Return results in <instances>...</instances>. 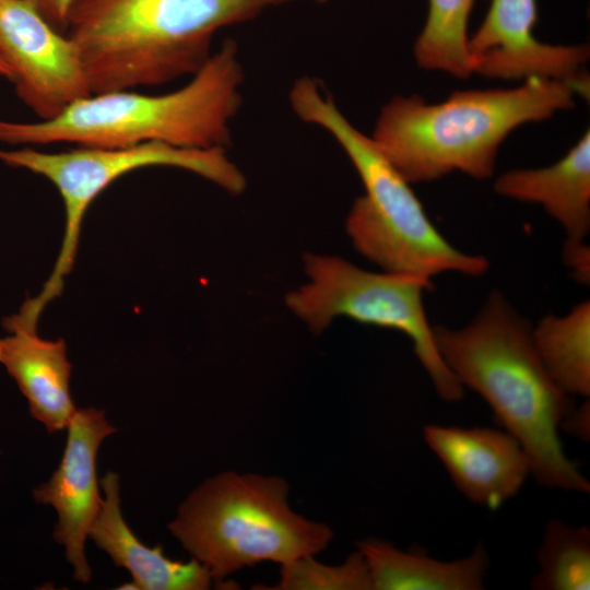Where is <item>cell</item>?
<instances>
[{"label": "cell", "instance_id": "6", "mask_svg": "<svg viewBox=\"0 0 590 590\" xmlns=\"http://www.w3.org/2000/svg\"><path fill=\"white\" fill-rule=\"evenodd\" d=\"M287 494L278 476L221 473L186 498L168 528L215 580L266 560L283 565L314 556L333 532L295 514Z\"/></svg>", "mask_w": 590, "mask_h": 590}, {"label": "cell", "instance_id": "24", "mask_svg": "<svg viewBox=\"0 0 590 590\" xmlns=\"http://www.w3.org/2000/svg\"><path fill=\"white\" fill-rule=\"evenodd\" d=\"M0 75L11 82L12 75L9 68L0 60Z\"/></svg>", "mask_w": 590, "mask_h": 590}, {"label": "cell", "instance_id": "19", "mask_svg": "<svg viewBox=\"0 0 590 590\" xmlns=\"http://www.w3.org/2000/svg\"><path fill=\"white\" fill-rule=\"evenodd\" d=\"M539 569L533 590H588L590 588V530L552 518L536 553Z\"/></svg>", "mask_w": 590, "mask_h": 590}, {"label": "cell", "instance_id": "18", "mask_svg": "<svg viewBox=\"0 0 590 590\" xmlns=\"http://www.w3.org/2000/svg\"><path fill=\"white\" fill-rule=\"evenodd\" d=\"M474 0H428L424 27L416 39L417 64L453 76L473 73L468 52V23Z\"/></svg>", "mask_w": 590, "mask_h": 590}, {"label": "cell", "instance_id": "8", "mask_svg": "<svg viewBox=\"0 0 590 590\" xmlns=\"http://www.w3.org/2000/svg\"><path fill=\"white\" fill-rule=\"evenodd\" d=\"M0 161L44 176L58 189L64 205L66 228L56 266L40 293L32 298L36 308L58 296L63 279L72 269L81 225L94 199L110 184L135 169L170 166L192 172L231 194L246 188L241 170L226 155L225 149H188L162 142H146L127 148H86L46 153L31 146L0 149Z\"/></svg>", "mask_w": 590, "mask_h": 590}, {"label": "cell", "instance_id": "5", "mask_svg": "<svg viewBox=\"0 0 590 590\" xmlns=\"http://www.w3.org/2000/svg\"><path fill=\"white\" fill-rule=\"evenodd\" d=\"M316 78L302 76L290 92L302 120L326 129L340 143L365 188L345 221L355 250L382 271L432 282L442 273L479 278L489 261L456 248L433 224L423 204L370 137L338 109Z\"/></svg>", "mask_w": 590, "mask_h": 590}, {"label": "cell", "instance_id": "2", "mask_svg": "<svg viewBox=\"0 0 590 590\" xmlns=\"http://www.w3.org/2000/svg\"><path fill=\"white\" fill-rule=\"evenodd\" d=\"M297 0H72L64 34L93 94L193 75L224 27Z\"/></svg>", "mask_w": 590, "mask_h": 590}, {"label": "cell", "instance_id": "16", "mask_svg": "<svg viewBox=\"0 0 590 590\" xmlns=\"http://www.w3.org/2000/svg\"><path fill=\"white\" fill-rule=\"evenodd\" d=\"M357 550L367 563L374 590H480L489 564L482 543L470 555L449 562L378 539L358 542Z\"/></svg>", "mask_w": 590, "mask_h": 590}, {"label": "cell", "instance_id": "14", "mask_svg": "<svg viewBox=\"0 0 590 590\" xmlns=\"http://www.w3.org/2000/svg\"><path fill=\"white\" fill-rule=\"evenodd\" d=\"M494 189L499 196L540 204L562 226L566 240H586L590 232L589 130L558 162L505 172Z\"/></svg>", "mask_w": 590, "mask_h": 590}, {"label": "cell", "instance_id": "4", "mask_svg": "<svg viewBox=\"0 0 590 590\" xmlns=\"http://www.w3.org/2000/svg\"><path fill=\"white\" fill-rule=\"evenodd\" d=\"M238 46L226 39L182 87L162 95L126 91L93 94L49 120L0 118V142L12 145L74 143L127 148L162 142L188 149H225L243 104Z\"/></svg>", "mask_w": 590, "mask_h": 590}, {"label": "cell", "instance_id": "7", "mask_svg": "<svg viewBox=\"0 0 590 590\" xmlns=\"http://www.w3.org/2000/svg\"><path fill=\"white\" fill-rule=\"evenodd\" d=\"M307 281L285 296L287 308L312 333H320L338 317L393 329L404 333L429 377L436 393L446 402H458L464 388L444 363L435 342L424 293L433 282L416 278L364 270L337 256L305 253Z\"/></svg>", "mask_w": 590, "mask_h": 590}, {"label": "cell", "instance_id": "23", "mask_svg": "<svg viewBox=\"0 0 590 590\" xmlns=\"http://www.w3.org/2000/svg\"><path fill=\"white\" fill-rule=\"evenodd\" d=\"M38 13L58 32L64 34L72 0H30Z\"/></svg>", "mask_w": 590, "mask_h": 590}, {"label": "cell", "instance_id": "13", "mask_svg": "<svg viewBox=\"0 0 590 590\" xmlns=\"http://www.w3.org/2000/svg\"><path fill=\"white\" fill-rule=\"evenodd\" d=\"M105 497L88 536L113 562L126 568L131 583L120 589L204 590L213 580L206 567L196 559L188 563L165 556L161 546L144 545L125 522L119 498V476L108 471L99 481Z\"/></svg>", "mask_w": 590, "mask_h": 590}, {"label": "cell", "instance_id": "11", "mask_svg": "<svg viewBox=\"0 0 590 590\" xmlns=\"http://www.w3.org/2000/svg\"><path fill=\"white\" fill-rule=\"evenodd\" d=\"M59 467L50 480L33 491L37 503L50 505L58 515L55 541L66 548L73 578L88 582L91 569L85 541L102 505L96 476V456L102 441L117 428L107 422L103 410H75Z\"/></svg>", "mask_w": 590, "mask_h": 590}, {"label": "cell", "instance_id": "20", "mask_svg": "<svg viewBox=\"0 0 590 590\" xmlns=\"http://www.w3.org/2000/svg\"><path fill=\"white\" fill-rule=\"evenodd\" d=\"M281 566V579L271 589L374 590L367 563L358 550L339 566L320 564L314 556L300 557Z\"/></svg>", "mask_w": 590, "mask_h": 590}, {"label": "cell", "instance_id": "9", "mask_svg": "<svg viewBox=\"0 0 590 590\" xmlns=\"http://www.w3.org/2000/svg\"><path fill=\"white\" fill-rule=\"evenodd\" d=\"M0 60L17 96L39 120L92 95L75 44L30 0H0Z\"/></svg>", "mask_w": 590, "mask_h": 590}, {"label": "cell", "instance_id": "1", "mask_svg": "<svg viewBox=\"0 0 590 590\" xmlns=\"http://www.w3.org/2000/svg\"><path fill=\"white\" fill-rule=\"evenodd\" d=\"M437 350L465 389L492 409L526 451L542 486L581 494L590 482L564 451L559 425L575 405L552 379L532 340V324L493 290L461 328L434 326Z\"/></svg>", "mask_w": 590, "mask_h": 590}, {"label": "cell", "instance_id": "3", "mask_svg": "<svg viewBox=\"0 0 590 590\" xmlns=\"http://www.w3.org/2000/svg\"><path fill=\"white\" fill-rule=\"evenodd\" d=\"M576 94L586 97L571 82L531 78L512 88L458 91L437 104L397 96L381 109L370 138L410 184L453 172L486 179L512 130L570 109Z\"/></svg>", "mask_w": 590, "mask_h": 590}, {"label": "cell", "instance_id": "22", "mask_svg": "<svg viewBox=\"0 0 590 590\" xmlns=\"http://www.w3.org/2000/svg\"><path fill=\"white\" fill-rule=\"evenodd\" d=\"M559 430L575 438L588 441L590 437V403L589 399L579 406H573L562 420Z\"/></svg>", "mask_w": 590, "mask_h": 590}, {"label": "cell", "instance_id": "15", "mask_svg": "<svg viewBox=\"0 0 590 590\" xmlns=\"http://www.w3.org/2000/svg\"><path fill=\"white\" fill-rule=\"evenodd\" d=\"M5 328L10 334L0 338V364L27 399L31 415L49 433L67 428L76 409L64 341L42 339L36 330L21 326Z\"/></svg>", "mask_w": 590, "mask_h": 590}, {"label": "cell", "instance_id": "17", "mask_svg": "<svg viewBox=\"0 0 590 590\" xmlns=\"http://www.w3.org/2000/svg\"><path fill=\"white\" fill-rule=\"evenodd\" d=\"M535 350L555 384L568 396H590V302L532 326Z\"/></svg>", "mask_w": 590, "mask_h": 590}, {"label": "cell", "instance_id": "10", "mask_svg": "<svg viewBox=\"0 0 590 590\" xmlns=\"http://www.w3.org/2000/svg\"><path fill=\"white\" fill-rule=\"evenodd\" d=\"M536 21V0H491L482 24L468 39L473 73L500 80L567 81L589 94L588 75L582 72L589 48L540 42L533 34Z\"/></svg>", "mask_w": 590, "mask_h": 590}, {"label": "cell", "instance_id": "12", "mask_svg": "<svg viewBox=\"0 0 590 590\" xmlns=\"http://www.w3.org/2000/svg\"><path fill=\"white\" fill-rule=\"evenodd\" d=\"M423 437L458 491L489 510L514 498L531 475L526 451L506 430L428 424Z\"/></svg>", "mask_w": 590, "mask_h": 590}, {"label": "cell", "instance_id": "21", "mask_svg": "<svg viewBox=\"0 0 590 590\" xmlns=\"http://www.w3.org/2000/svg\"><path fill=\"white\" fill-rule=\"evenodd\" d=\"M563 258L575 279L581 284L590 281V249L586 240H566Z\"/></svg>", "mask_w": 590, "mask_h": 590}]
</instances>
